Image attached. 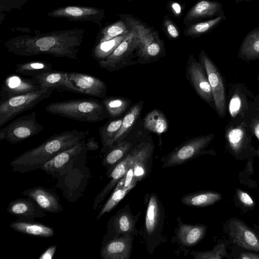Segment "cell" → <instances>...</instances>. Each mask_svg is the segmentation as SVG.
<instances>
[{"mask_svg":"<svg viewBox=\"0 0 259 259\" xmlns=\"http://www.w3.org/2000/svg\"><path fill=\"white\" fill-rule=\"evenodd\" d=\"M84 30L74 29L11 38L4 44L9 52L21 56L41 54L78 60Z\"/></svg>","mask_w":259,"mask_h":259,"instance_id":"1","label":"cell"},{"mask_svg":"<svg viewBox=\"0 0 259 259\" xmlns=\"http://www.w3.org/2000/svg\"><path fill=\"white\" fill-rule=\"evenodd\" d=\"M85 132L77 130L56 133L13 159L10 162L12 170L25 173L40 169L53 157L85 139Z\"/></svg>","mask_w":259,"mask_h":259,"instance_id":"2","label":"cell"},{"mask_svg":"<svg viewBox=\"0 0 259 259\" xmlns=\"http://www.w3.org/2000/svg\"><path fill=\"white\" fill-rule=\"evenodd\" d=\"M45 110L54 115L80 121L96 122L109 117L101 101L94 99L52 102L45 107Z\"/></svg>","mask_w":259,"mask_h":259,"instance_id":"3","label":"cell"},{"mask_svg":"<svg viewBox=\"0 0 259 259\" xmlns=\"http://www.w3.org/2000/svg\"><path fill=\"white\" fill-rule=\"evenodd\" d=\"M119 17L139 37V44L136 53L138 58L137 63H149L164 56V43L156 30L132 15L122 14Z\"/></svg>","mask_w":259,"mask_h":259,"instance_id":"4","label":"cell"},{"mask_svg":"<svg viewBox=\"0 0 259 259\" xmlns=\"http://www.w3.org/2000/svg\"><path fill=\"white\" fill-rule=\"evenodd\" d=\"M253 134L249 124L241 120L226 126L225 139L228 151L237 160H243L257 156L252 144Z\"/></svg>","mask_w":259,"mask_h":259,"instance_id":"5","label":"cell"},{"mask_svg":"<svg viewBox=\"0 0 259 259\" xmlns=\"http://www.w3.org/2000/svg\"><path fill=\"white\" fill-rule=\"evenodd\" d=\"M83 139L64 150L45 163L40 169L53 178L62 177L68 172L77 168L79 164H85L88 151Z\"/></svg>","mask_w":259,"mask_h":259,"instance_id":"6","label":"cell"},{"mask_svg":"<svg viewBox=\"0 0 259 259\" xmlns=\"http://www.w3.org/2000/svg\"><path fill=\"white\" fill-rule=\"evenodd\" d=\"M54 90L52 88L41 89L1 101L0 126L50 97Z\"/></svg>","mask_w":259,"mask_h":259,"instance_id":"7","label":"cell"},{"mask_svg":"<svg viewBox=\"0 0 259 259\" xmlns=\"http://www.w3.org/2000/svg\"><path fill=\"white\" fill-rule=\"evenodd\" d=\"M147 203L143 237L148 251L152 253L161 241L165 212L156 194L152 193L149 195Z\"/></svg>","mask_w":259,"mask_h":259,"instance_id":"8","label":"cell"},{"mask_svg":"<svg viewBox=\"0 0 259 259\" xmlns=\"http://www.w3.org/2000/svg\"><path fill=\"white\" fill-rule=\"evenodd\" d=\"M214 137L213 134H209L187 140L162 158V166L169 167L181 165L207 153L208 151L206 150V148L210 144Z\"/></svg>","mask_w":259,"mask_h":259,"instance_id":"9","label":"cell"},{"mask_svg":"<svg viewBox=\"0 0 259 259\" xmlns=\"http://www.w3.org/2000/svg\"><path fill=\"white\" fill-rule=\"evenodd\" d=\"M230 244L259 253V232L240 219L232 217L223 225Z\"/></svg>","mask_w":259,"mask_h":259,"instance_id":"10","label":"cell"},{"mask_svg":"<svg viewBox=\"0 0 259 259\" xmlns=\"http://www.w3.org/2000/svg\"><path fill=\"white\" fill-rule=\"evenodd\" d=\"M44 128L37 122L35 111L19 116L0 130V141L17 144L37 135Z\"/></svg>","mask_w":259,"mask_h":259,"instance_id":"11","label":"cell"},{"mask_svg":"<svg viewBox=\"0 0 259 259\" xmlns=\"http://www.w3.org/2000/svg\"><path fill=\"white\" fill-rule=\"evenodd\" d=\"M129 29L130 32L115 51L107 58L98 61L101 68L112 72L137 63V61L132 59L134 52L136 53L139 38L134 30Z\"/></svg>","mask_w":259,"mask_h":259,"instance_id":"12","label":"cell"},{"mask_svg":"<svg viewBox=\"0 0 259 259\" xmlns=\"http://www.w3.org/2000/svg\"><path fill=\"white\" fill-rule=\"evenodd\" d=\"M199 61L204 67L211 90L215 109L218 115L223 118L226 113L225 90L222 76L217 66L201 50L199 54Z\"/></svg>","mask_w":259,"mask_h":259,"instance_id":"13","label":"cell"},{"mask_svg":"<svg viewBox=\"0 0 259 259\" xmlns=\"http://www.w3.org/2000/svg\"><path fill=\"white\" fill-rule=\"evenodd\" d=\"M186 76L197 95L212 108L213 98L207 75L203 66L190 54L186 66Z\"/></svg>","mask_w":259,"mask_h":259,"instance_id":"14","label":"cell"},{"mask_svg":"<svg viewBox=\"0 0 259 259\" xmlns=\"http://www.w3.org/2000/svg\"><path fill=\"white\" fill-rule=\"evenodd\" d=\"M138 217L134 216L128 205L119 209L108 221L104 242L113 237L124 235H134L136 233V224Z\"/></svg>","mask_w":259,"mask_h":259,"instance_id":"15","label":"cell"},{"mask_svg":"<svg viewBox=\"0 0 259 259\" xmlns=\"http://www.w3.org/2000/svg\"><path fill=\"white\" fill-rule=\"evenodd\" d=\"M105 15L104 10L95 7L67 6L57 8L48 13L50 17L71 21H91L100 25Z\"/></svg>","mask_w":259,"mask_h":259,"instance_id":"16","label":"cell"},{"mask_svg":"<svg viewBox=\"0 0 259 259\" xmlns=\"http://www.w3.org/2000/svg\"><path fill=\"white\" fill-rule=\"evenodd\" d=\"M139 149V144L136 145L132 150L114 167L108 176L110 180L96 197L93 207L97 209L108 194L114 188L119 181L123 177L129 167L134 161Z\"/></svg>","mask_w":259,"mask_h":259,"instance_id":"17","label":"cell"},{"mask_svg":"<svg viewBox=\"0 0 259 259\" xmlns=\"http://www.w3.org/2000/svg\"><path fill=\"white\" fill-rule=\"evenodd\" d=\"M253 95L243 84H234L230 89L228 103L230 115L234 120L244 118L251 103Z\"/></svg>","mask_w":259,"mask_h":259,"instance_id":"18","label":"cell"},{"mask_svg":"<svg viewBox=\"0 0 259 259\" xmlns=\"http://www.w3.org/2000/svg\"><path fill=\"white\" fill-rule=\"evenodd\" d=\"M134 235L113 237L102 243L100 256L102 259H129L131 257Z\"/></svg>","mask_w":259,"mask_h":259,"instance_id":"19","label":"cell"},{"mask_svg":"<svg viewBox=\"0 0 259 259\" xmlns=\"http://www.w3.org/2000/svg\"><path fill=\"white\" fill-rule=\"evenodd\" d=\"M68 76L79 93L100 99L106 97L107 85L99 78L90 74L76 72H68Z\"/></svg>","mask_w":259,"mask_h":259,"instance_id":"20","label":"cell"},{"mask_svg":"<svg viewBox=\"0 0 259 259\" xmlns=\"http://www.w3.org/2000/svg\"><path fill=\"white\" fill-rule=\"evenodd\" d=\"M41 89L31 78H25L16 74H9L1 85V101Z\"/></svg>","mask_w":259,"mask_h":259,"instance_id":"21","label":"cell"},{"mask_svg":"<svg viewBox=\"0 0 259 259\" xmlns=\"http://www.w3.org/2000/svg\"><path fill=\"white\" fill-rule=\"evenodd\" d=\"M22 193L34 200L46 212L56 213L63 210L59 196L50 189L37 186L25 190Z\"/></svg>","mask_w":259,"mask_h":259,"instance_id":"22","label":"cell"},{"mask_svg":"<svg viewBox=\"0 0 259 259\" xmlns=\"http://www.w3.org/2000/svg\"><path fill=\"white\" fill-rule=\"evenodd\" d=\"M7 211L20 219L34 220L46 216V212L32 199L19 198L10 202Z\"/></svg>","mask_w":259,"mask_h":259,"instance_id":"23","label":"cell"},{"mask_svg":"<svg viewBox=\"0 0 259 259\" xmlns=\"http://www.w3.org/2000/svg\"><path fill=\"white\" fill-rule=\"evenodd\" d=\"M137 182L132 174L126 172L114 187L111 195L101 208L96 221L100 219L105 213L111 211L130 191L136 186Z\"/></svg>","mask_w":259,"mask_h":259,"instance_id":"24","label":"cell"},{"mask_svg":"<svg viewBox=\"0 0 259 259\" xmlns=\"http://www.w3.org/2000/svg\"><path fill=\"white\" fill-rule=\"evenodd\" d=\"M34 81L42 89L61 88L79 93L77 89L70 81L68 72L61 71L50 70L38 75L31 77Z\"/></svg>","mask_w":259,"mask_h":259,"instance_id":"25","label":"cell"},{"mask_svg":"<svg viewBox=\"0 0 259 259\" xmlns=\"http://www.w3.org/2000/svg\"><path fill=\"white\" fill-rule=\"evenodd\" d=\"M9 226L16 232L30 236L49 238L55 234V230L52 227L34 220L19 219Z\"/></svg>","mask_w":259,"mask_h":259,"instance_id":"26","label":"cell"},{"mask_svg":"<svg viewBox=\"0 0 259 259\" xmlns=\"http://www.w3.org/2000/svg\"><path fill=\"white\" fill-rule=\"evenodd\" d=\"M221 4L208 0H201L188 11L184 19L186 26L195 23L196 21L217 15L221 9Z\"/></svg>","mask_w":259,"mask_h":259,"instance_id":"27","label":"cell"},{"mask_svg":"<svg viewBox=\"0 0 259 259\" xmlns=\"http://www.w3.org/2000/svg\"><path fill=\"white\" fill-rule=\"evenodd\" d=\"M207 227L202 224L190 225L181 223L177 229V239L185 247H191L198 243L205 236Z\"/></svg>","mask_w":259,"mask_h":259,"instance_id":"28","label":"cell"},{"mask_svg":"<svg viewBox=\"0 0 259 259\" xmlns=\"http://www.w3.org/2000/svg\"><path fill=\"white\" fill-rule=\"evenodd\" d=\"M135 146L132 142L124 139L104 154L102 165L106 168L107 176L117 163L126 156Z\"/></svg>","mask_w":259,"mask_h":259,"instance_id":"29","label":"cell"},{"mask_svg":"<svg viewBox=\"0 0 259 259\" xmlns=\"http://www.w3.org/2000/svg\"><path fill=\"white\" fill-rule=\"evenodd\" d=\"M144 102L141 101L134 104L123 117L122 122L117 133L112 141L108 150L112 147L124 140L132 130L138 117L140 115Z\"/></svg>","mask_w":259,"mask_h":259,"instance_id":"30","label":"cell"},{"mask_svg":"<svg viewBox=\"0 0 259 259\" xmlns=\"http://www.w3.org/2000/svg\"><path fill=\"white\" fill-rule=\"evenodd\" d=\"M222 198V194L215 191H199L184 195L181 202L189 206L203 207L213 205Z\"/></svg>","mask_w":259,"mask_h":259,"instance_id":"31","label":"cell"},{"mask_svg":"<svg viewBox=\"0 0 259 259\" xmlns=\"http://www.w3.org/2000/svg\"><path fill=\"white\" fill-rule=\"evenodd\" d=\"M144 128L160 136L168 129V122L163 113L153 109L147 114L144 119Z\"/></svg>","mask_w":259,"mask_h":259,"instance_id":"32","label":"cell"},{"mask_svg":"<svg viewBox=\"0 0 259 259\" xmlns=\"http://www.w3.org/2000/svg\"><path fill=\"white\" fill-rule=\"evenodd\" d=\"M123 118L109 120L99 129L102 148L100 152V157H102L109 149V146L114 137L119 131Z\"/></svg>","mask_w":259,"mask_h":259,"instance_id":"33","label":"cell"},{"mask_svg":"<svg viewBox=\"0 0 259 259\" xmlns=\"http://www.w3.org/2000/svg\"><path fill=\"white\" fill-rule=\"evenodd\" d=\"M239 57L245 60L259 59V30H254L246 36L240 47Z\"/></svg>","mask_w":259,"mask_h":259,"instance_id":"34","label":"cell"},{"mask_svg":"<svg viewBox=\"0 0 259 259\" xmlns=\"http://www.w3.org/2000/svg\"><path fill=\"white\" fill-rule=\"evenodd\" d=\"M102 99L101 102L112 119L120 116L131 104L128 99L120 97H105Z\"/></svg>","mask_w":259,"mask_h":259,"instance_id":"35","label":"cell"},{"mask_svg":"<svg viewBox=\"0 0 259 259\" xmlns=\"http://www.w3.org/2000/svg\"><path fill=\"white\" fill-rule=\"evenodd\" d=\"M127 35L118 36L109 40L98 42L93 49V57L97 61L107 58L115 51Z\"/></svg>","mask_w":259,"mask_h":259,"instance_id":"36","label":"cell"},{"mask_svg":"<svg viewBox=\"0 0 259 259\" xmlns=\"http://www.w3.org/2000/svg\"><path fill=\"white\" fill-rule=\"evenodd\" d=\"M52 69L51 63L42 61H32L17 64L15 70L16 73L33 77Z\"/></svg>","mask_w":259,"mask_h":259,"instance_id":"37","label":"cell"},{"mask_svg":"<svg viewBox=\"0 0 259 259\" xmlns=\"http://www.w3.org/2000/svg\"><path fill=\"white\" fill-rule=\"evenodd\" d=\"M224 16L221 15L210 20L195 23L186 26L184 30V34L186 36L192 38L197 37L209 32L223 19Z\"/></svg>","mask_w":259,"mask_h":259,"instance_id":"38","label":"cell"},{"mask_svg":"<svg viewBox=\"0 0 259 259\" xmlns=\"http://www.w3.org/2000/svg\"><path fill=\"white\" fill-rule=\"evenodd\" d=\"M230 242L228 240L220 239L218 243L210 250L192 251L191 254L195 259H221L227 258L229 255L227 247Z\"/></svg>","mask_w":259,"mask_h":259,"instance_id":"39","label":"cell"},{"mask_svg":"<svg viewBox=\"0 0 259 259\" xmlns=\"http://www.w3.org/2000/svg\"><path fill=\"white\" fill-rule=\"evenodd\" d=\"M130 32L125 23L120 20L104 27L98 37V41L109 40L118 36L126 35Z\"/></svg>","mask_w":259,"mask_h":259,"instance_id":"40","label":"cell"},{"mask_svg":"<svg viewBox=\"0 0 259 259\" xmlns=\"http://www.w3.org/2000/svg\"><path fill=\"white\" fill-rule=\"evenodd\" d=\"M235 201L242 211L251 210L256 205L252 197L246 192L240 188H236Z\"/></svg>","mask_w":259,"mask_h":259,"instance_id":"41","label":"cell"},{"mask_svg":"<svg viewBox=\"0 0 259 259\" xmlns=\"http://www.w3.org/2000/svg\"><path fill=\"white\" fill-rule=\"evenodd\" d=\"M162 27V30L169 39L176 40L180 37L181 33L179 29L169 16L163 17Z\"/></svg>","mask_w":259,"mask_h":259,"instance_id":"42","label":"cell"},{"mask_svg":"<svg viewBox=\"0 0 259 259\" xmlns=\"http://www.w3.org/2000/svg\"><path fill=\"white\" fill-rule=\"evenodd\" d=\"M232 259H259V253L232 245L231 252L227 257Z\"/></svg>","mask_w":259,"mask_h":259,"instance_id":"43","label":"cell"},{"mask_svg":"<svg viewBox=\"0 0 259 259\" xmlns=\"http://www.w3.org/2000/svg\"><path fill=\"white\" fill-rule=\"evenodd\" d=\"M252 134L259 141V116L253 117L249 124ZM257 150V156L259 158V147Z\"/></svg>","mask_w":259,"mask_h":259,"instance_id":"44","label":"cell"},{"mask_svg":"<svg viewBox=\"0 0 259 259\" xmlns=\"http://www.w3.org/2000/svg\"><path fill=\"white\" fill-rule=\"evenodd\" d=\"M167 6L176 17L179 18L181 16L183 8L180 4L171 1L167 4Z\"/></svg>","mask_w":259,"mask_h":259,"instance_id":"45","label":"cell"},{"mask_svg":"<svg viewBox=\"0 0 259 259\" xmlns=\"http://www.w3.org/2000/svg\"><path fill=\"white\" fill-rule=\"evenodd\" d=\"M57 249L56 245H52L47 248L38 257L39 259H52Z\"/></svg>","mask_w":259,"mask_h":259,"instance_id":"46","label":"cell"},{"mask_svg":"<svg viewBox=\"0 0 259 259\" xmlns=\"http://www.w3.org/2000/svg\"><path fill=\"white\" fill-rule=\"evenodd\" d=\"M85 146L87 150L90 151H96L99 148V143L94 137H91L86 141Z\"/></svg>","mask_w":259,"mask_h":259,"instance_id":"47","label":"cell"},{"mask_svg":"<svg viewBox=\"0 0 259 259\" xmlns=\"http://www.w3.org/2000/svg\"><path fill=\"white\" fill-rule=\"evenodd\" d=\"M253 226L254 229L259 232V225H257L255 224H253Z\"/></svg>","mask_w":259,"mask_h":259,"instance_id":"48","label":"cell"},{"mask_svg":"<svg viewBox=\"0 0 259 259\" xmlns=\"http://www.w3.org/2000/svg\"><path fill=\"white\" fill-rule=\"evenodd\" d=\"M257 100H258V109H259V99H258Z\"/></svg>","mask_w":259,"mask_h":259,"instance_id":"49","label":"cell"},{"mask_svg":"<svg viewBox=\"0 0 259 259\" xmlns=\"http://www.w3.org/2000/svg\"><path fill=\"white\" fill-rule=\"evenodd\" d=\"M258 79L259 80V75H258Z\"/></svg>","mask_w":259,"mask_h":259,"instance_id":"50","label":"cell"},{"mask_svg":"<svg viewBox=\"0 0 259 259\" xmlns=\"http://www.w3.org/2000/svg\"><path fill=\"white\" fill-rule=\"evenodd\" d=\"M128 1H135V0H128Z\"/></svg>","mask_w":259,"mask_h":259,"instance_id":"51","label":"cell"}]
</instances>
